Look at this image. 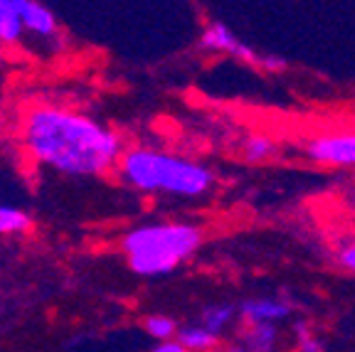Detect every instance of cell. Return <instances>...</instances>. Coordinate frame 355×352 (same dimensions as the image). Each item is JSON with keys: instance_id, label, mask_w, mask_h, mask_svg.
Returning a JSON list of instances; mask_svg holds the SVG:
<instances>
[{"instance_id": "3957f363", "label": "cell", "mask_w": 355, "mask_h": 352, "mask_svg": "<svg viewBox=\"0 0 355 352\" xmlns=\"http://www.w3.org/2000/svg\"><path fill=\"white\" fill-rule=\"evenodd\" d=\"M202 244V231L193 225L163 222L146 225L123 237L128 266L139 276H166L190 259Z\"/></svg>"}, {"instance_id": "5bb4252c", "label": "cell", "mask_w": 355, "mask_h": 352, "mask_svg": "<svg viewBox=\"0 0 355 352\" xmlns=\"http://www.w3.org/2000/svg\"><path fill=\"white\" fill-rule=\"evenodd\" d=\"M144 328L150 337H155V340H161V342H168L173 335H178L175 320L168 318V315H148Z\"/></svg>"}, {"instance_id": "9a60e30c", "label": "cell", "mask_w": 355, "mask_h": 352, "mask_svg": "<svg viewBox=\"0 0 355 352\" xmlns=\"http://www.w3.org/2000/svg\"><path fill=\"white\" fill-rule=\"evenodd\" d=\"M296 337H299V350L301 352H328L318 337L311 335L309 328H306L304 323H299V328H296Z\"/></svg>"}, {"instance_id": "ac0fdd59", "label": "cell", "mask_w": 355, "mask_h": 352, "mask_svg": "<svg viewBox=\"0 0 355 352\" xmlns=\"http://www.w3.org/2000/svg\"><path fill=\"white\" fill-rule=\"evenodd\" d=\"M227 352H250V350H247V347H244V345H232Z\"/></svg>"}, {"instance_id": "277c9868", "label": "cell", "mask_w": 355, "mask_h": 352, "mask_svg": "<svg viewBox=\"0 0 355 352\" xmlns=\"http://www.w3.org/2000/svg\"><path fill=\"white\" fill-rule=\"evenodd\" d=\"M202 47L212 52H227V55L237 57V60L247 62V64H257L266 72H282L286 69V60L277 55H259L257 50H252L250 44H244L227 25L222 22H210L202 33Z\"/></svg>"}, {"instance_id": "e0dca14e", "label": "cell", "mask_w": 355, "mask_h": 352, "mask_svg": "<svg viewBox=\"0 0 355 352\" xmlns=\"http://www.w3.org/2000/svg\"><path fill=\"white\" fill-rule=\"evenodd\" d=\"M150 352H185V347L180 345L178 340H168V342H161V345L155 347V350Z\"/></svg>"}, {"instance_id": "5b68a950", "label": "cell", "mask_w": 355, "mask_h": 352, "mask_svg": "<svg viewBox=\"0 0 355 352\" xmlns=\"http://www.w3.org/2000/svg\"><path fill=\"white\" fill-rule=\"evenodd\" d=\"M306 155L323 166H355V131L313 138L306 143Z\"/></svg>"}, {"instance_id": "30bf717a", "label": "cell", "mask_w": 355, "mask_h": 352, "mask_svg": "<svg viewBox=\"0 0 355 352\" xmlns=\"http://www.w3.org/2000/svg\"><path fill=\"white\" fill-rule=\"evenodd\" d=\"M277 325L261 323V325H250L244 333V347L250 352H274L277 345Z\"/></svg>"}, {"instance_id": "4fadbf2b", "label": "cell", "mask_w": 355, "mask_h": 352, "mask_svg": "<svg viewBox=\"0 0 355 352\" xmlns=\"http://www.w3.org/2000/svg\"><path fill=\"white\" fill-rule=\"evenodd\" d=\"M242 153L250 163H264V160L277 155V146H274L272 138H266V136H250L244 141Z\"/></svg>"}, {"instance_id": "2e32d148", "label": "cell", "mask_w": 355, "mask_h": 352, "mask_svg": "<svg viewBox=\"0 0 355 352\" xmlns=\"http://www.w3.org/2000/svg\"><path fill=\"white\" fill-rule=\"evenodd\" d=\"M338 264L343 266L345 271H353L355 274V242L345 244L343 249L338 252Z\"/></svg>"}, {"instance_id": "7a4b0ae2", "label": "cell", "mask_w": 355, "mask_h": 352, "mask_svg": "<svg viewBox=\"0 0 355 352\" xmlns=\"http://www.w3.org/2000/svg\"><path fill=\"white\" fill-rule=\"evenodd\" d=\"M119 173L136 190L175 197H200L212 185V173L205 166L150 148L126 150L119 160Z\"/></svg>"}, {"instance_id": "8fae6325", "label": "cell", "mask_w": 355, "mask_h": 352, "mask_svg": "<svg viewBox=\"0 0 355 352\" xmlns=\"http://www.w3.org/2000/svg\"><path fill=\"white\" fill-rule=\"evenodd\" d=\"M33 227V220L25 209L0 204V234H22Z\"/></svg>"}, {"instance_id": "8992f818", "label": "cell", "mask_w": 355, "mask_h": 352, "mask_svg": "<svg viewBox=\"0 0 355 352\" xmlns=\"http://www.w3.org/2000/svg\"><path fill=\"white\" fill-rule=\"evenodd\" d=\"M291 306L277 298H250L239 306V315L250 325H261V323H279V320L288 318Z\"/></svg>"}, {"instance_id": "ba28073f", "label": "cell", "mask_w": 355, "mask_h": 352, "mask_svg": "<svg viewBox=\"0 0 355 352\" xmlns=\"http://www.w3.org/2000/svg\"><path fill=\"white\" fill-rule=\"evenodd\" d=\"M25 35L17 0H0V42L15 44Z\"/></svg>"}, {"instance_id": "52a82bcc", "label": "cell", "mask_w": 355, "mask_h": 352, "mask_svg": "<svg viewBox=\"0 0 355 352\" xmlns=\"http://www.w3.org/2000/svg\"><path fill=\"white\" fill-rule=\"evenodd\" d=\"M17 8H20L25 33H33L35 37H55L57 35L55 15H52V10H47L42 3H35V0H17Z\"/></svg>"}, {"instance_id": "6da1fadb", "label": "cell", "mask_w": 355, "mask_h": 352, "mask_svg": "<svg viewBox=\"0 0 355 352\" xmlns=\"http://www.w3.org/2000/svg\"><path fill=\"white\" fill-rule=\"evenodd\" d=\"M25 146L37 163L77 177L104 175L123 158L116 133L60 106H40L28 116Z\"/></svg>"}, {"instance_id": "9c48e42d", "label": "cell", "mask_w": 355, "mask_h": 352, "mask_svg": "<svg viewBox=\"0 0 355 352\" xmlns=\"http://www.w3.org/2000/svg\"><path fill=\"white\" fill-rule=\"evenodd\" d=\"M175 340L185 347V352H210L217 345V335L205 325H185L178 331Z\"/></svg>"}, {"instance_id": "7c38bea8", "label": "cell", "mask_w": 355, "mask_h": 352, "mask_svg": "<svg viewBox=\"0 0 355 352\" xmlns=\"http://www.w3.org/2000/svg\"><path fill=\"white\" fill-rule=\"evenodd\" d=\"M234 313H237V308H234L232 303H217V306H207L205 310H202V323L210 333H220L225 331L230 323L234 320Z\"/></svg>"}]
</instances>
